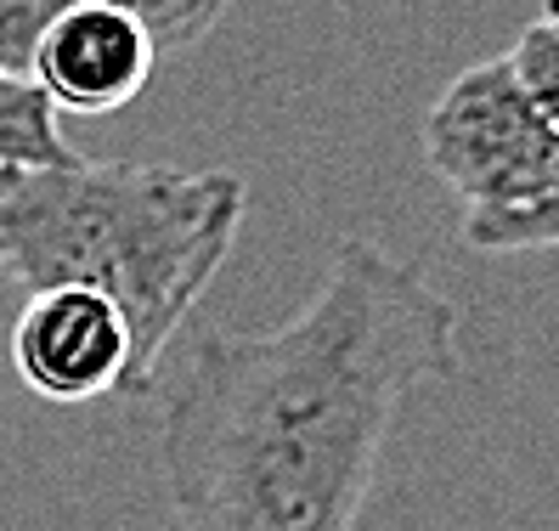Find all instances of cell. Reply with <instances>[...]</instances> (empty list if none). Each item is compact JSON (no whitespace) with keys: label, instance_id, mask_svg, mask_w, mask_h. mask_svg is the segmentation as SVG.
<instances>
[{"label":"cell","instance_id":"7a4b0ae2","mask_svg":"<svg viewBox=\"0 0 559 531\" xmlns=\"http://www.w3.org/2000/svg\"><path fill=\"white\" fill-rule=\"evenodd\" d=\"M243 181L176 164H17L0 170V272L40 288L114 300L153 385L187 311L215 283L243 226Z\"/></svg>","mask_w":559,"mask_h":531},{"label":"cell","instance_id":"52a82bcc","mask_svg":"<svg viewBox=\"0 0 559 531\" xmlns=\"http://www.w3.org/2000/svg\"><path fill=\"white\" fill-rule=\"evenodd\" d=\"M464 238L480 255H520V249H559V153L548 181L503 215H475L464 221Z\"/></svg>","mask_w":559,"mask_h":531},{"label":"cell","instance_id":"277c9868","mask_svg":"<svg viewBox=\"0 0 559 531\" xmlns=\"http://www.w3.org/2000/svg\"><path fill=\"white\" fill-rule=\"evenodd\" d=\"M12 368L17 379L57 408L136 396V340L114 300L91 288H40L28 294L12 322Z\"/></svg>","mask_w":559,"mask_h":531},{"label":"cell","instance_id":"8992f818","mask_svg":"<svg viewBox=\"0 0 559 531\" xmlns=\"http://www.w3.org/2000/svg\"><path fill=\"white\" fill-rule=\"evenodd\" d=\"M80 148L62 137L57 108L35 91V80L23 74H0V170L17 164H69Z\"/></svg>","mask_w":559,"mask_h":531},{"label":"cell","instance_id":"9c48e42d","mask_svg":"<svg viewBox=\"0 0 559 531\" xmlns=\"http://www.w3.org/2000/svg\"><path fill=\"white\" fill-rule=\"evenodd\" d=\"M509 62H514L520 85L532 91V103L559 125V0H548L543 17H537V23L514 40Z\"/></svg>","mask_w":559,"mask_h":531},{"label":"cell","instance_id":"30bf717a","mask_svg":"<svg viewBox=\"0 0 559 531\" xmlns=\"http://www.w3.org/2000/svg\"><path fill=\"white\" fill-rule=\"evenodd\" d=\"M51 17V0H0V74L28 80V51Z\"/></svg>","mask_w":559,"mask_h":531},{"label":"cell","instance_id":"6da1fadb","mask_svg":"<svg viewBox=\"0 0 559 531\" xmlns=\"http://www.w3.org/2000/svg\"><path fill=\"white\" fill-rule=\"evenodd\" d=\"M457 306L390 249L340 238L266 334L204 328L158 408L181 531H356L413 385L457 379Z\"/></svg>","mask_w":559,"mask_h":531},{"label":"cell","instance_id":"5b68a950","mask_svg":"<svg viewBox=\"0 0 559 531\" xmlns=\"http://www.w3.org/2000/svg\"><path fill=\"white\" fill-rule=\"evenodd\" d=\"M158 69L153 35L114 7H62L46 28L35 51H28V80L51 108L69 114H119L136 103Z\"/></svg>","mask_w":559,"mask_h":531},{"label":"cell","instance_id":"ba28073f","mask_svg":"<svg viewBox=\"0 0 559 531\" xmlns=\"http://www.w3.org/2000/svg\"><path fill=\"white\" fill-rule=\"evenodd\" d=\"M62 7H80V0H51V17L62 12ZM91 7H114V12H124V17H136L147 35H153V46H158V57H170V51H192L210 28L221 23V12L233 7V0H91ZM46 17V23H51Z\"/></svg>","mask_w":559,"mask_h":531},{"label":"cell","instance_id":"3957f363","mask_svg":"<svg viewBox=\"0 0 559 531\" xmlns=\"http://www.w3.org/2000/svg\"><path fill=\"white\" fill-rule=\"evenodd\" d=\"M559 125L532 103L509 57L464 69L424 119V158L464 204V221L525 204L554 170Z\"/></svg>","mask_w":559,"mask_h":531}]
</instances>
